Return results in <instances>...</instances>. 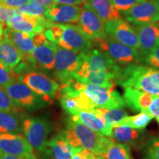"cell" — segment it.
<instances>
[{
  "mask_svg": "<svg viewBox=\"0 0 159 159\" xmlns=\"http://www.w3.org/2000/svg\"><path fill=\"white\" fill-rule=\"evenodd\" d=\"M116 83L122 88L130 87L159 97V69L139 64L127 66L122 69Z\"/></svg>",
  "mask_w": 159,
  "mask_h": 159,
  "instance_id": "obj_1",
  "label": "cell"
},
{
  "mask_svg": "<svg viewBox=\"0 0 159 159\" xmlns=\"http://www.w3.org/2000/svg\"><path fill=\"white\" fill-rule=\"evenodd\" d=\"M69 143L76 148L86 149L102 155L112 139L101 136L83 123L69 118L66 128L63 131Z\"/></svg>",
  "mask_w": 159,
  "mask_h": 159,
  "instance_id": "obj_2",
  "label": "cell"
},
{
  "mask_svg": "<svg viewBox=\"0 0 159 159\" xmlns=\"http://www.w3.org/2000/svg\"><path fill=\"white\" fill-rule=\"evenodd\" d=\"M54 75L61 85L75 80L74 75L84 61L85 53L55 44Z\"/></svg>",
  "mask_w": 159,
  "mask_h": 159,
  "instance_id": "obj_3",
  "label": "cell"
},
{
  "mask_svg": "<svg viewBox=\"0 0 159 159\" xmlns=\"http://www.w3.org/2000/svg\"><path fill=\"white\" fill-rule=\"evenodd\" d=\"M78 89L89 97L96 108L123 109L125 104L123 97L114 87L105 88L92 84H85L77 81Z\"/></svg>",
  "mask_w": 159,
  "mask_h": 159,
  "instance_id": "obj_4",
  "label": "cell"
},
{
  "mask_svg": "<svg viewBox=\"0 0 159 159\" xmlns=\"http://www.w3.org/2000/svg\"><path fill=\"white\" fill-rule=\"evenodd\" d=\"M96 41L99 48L119 66H129L142 63V56L138 49L123 44L108 36L106 39Z\"/></svg>",
  "mask_w": 159,
  "mask_h": 159,
  "instance_id": "obj_5",
  "label": "cell"
},
{
  "mask_svg": "<svg viewBox=\"0 0 159 159\" xmlns=\"http://www.w3.org/2000/svg\"><path fill=\"white\" fill-rule=\"evenodd\" d=\"M51 131V123L44 117H28L23 119L24 136L32 148L38 152H42Z\"/></svg>",
  "mask_w": 159,
  "mask_h": 159,
  "instance_id": "obj_6",
  "label": "cell"
},
{
  "mask_svg": "<svg viewBox=\"0 0 159 159\" xmlns=\"http://www.w3.org/2000/svg\"><path fill=\"white\" fill-rule=\"evenodd\" d=\"M13 102L24 111H35L45 107L47 102L21 80L3 86Z\"/></svg>",
  "mask_w": 159,
  "mask_h": 159,
  "instance_id": "obj_7",
  "label": "cell"
},
{
  "mask_svg": "<svg viewBox=\"0 0 159 159\" xmlns=\"http://www.w3.org/2000/svg\"><path fill=\"white\" fill-rule=\"evenodd\" d=\"M19 80L25 83L33 92L47 102L51 101L55 96L59 88V84L55 80L43 72L35 70L21 75Z\"/></svg>",
  "mask_w": 159,
  "mask_h": 159,
  "instance_id": "obj_8",
  "label": "cell"
},
{
  "mask_svg": "<svg viewBox=\"0 0 159 159\" xmlns=\"http://www.w3.org/2000/svg\"><path fill=\"white\" fill-rule=\"evenodd\" d=\"M104 29L108 37L116 40L123 44L138 49L139 39L134 27L125 19L110 20L104 23Z\"/></svg>",
  "mask_w": 159,
  "mask_h": 159,
  "instance_id": "obj_9",
  "label": "cell"
},
{
  "mask_svg": "<svg viewBox=\"0 0 159 159\" xmlns=\"http://www.w3.org/2000/svg\"><path fill=\"white\" fill-rule=\"evenodd\" d=\"M61 26L62 31L56 45L82 53H87L91 50L92 43L91 40L83 34L77 26L68 24Z\"/></svg>",
  "mask_w": 159,
  "mask_h": 159,
  "instance_id": "obj_10",
  "label": "cell"
},
{
  "mask_svg": "<svg viewBox=\"0 0 159 159\" xmlns=\"http://www.w3.org/2000/svg\"><path fill=\"white\" fill-rule=\"evenodd\" d=\"M122 15L134 25L156 23L159 21V4L153 0H144Z\"/></svg>",
  "mask_w": 159,
  "mask_h": 159,
  "instance_id": "obj_11",
  "label": "cell"
},
{
  "mask_svg": "<svg viewBox=\"0 0 159 159\" xmlns=\"http://www.w3.org/2000/svg\"><path fill=\"white\" fill-rule=\"evenodd\" d=\"M78 28L83 35L92 41L107 38L104 29V23L88 5L83 3L81 6L78 21Z\"/></svg>",
  "mask_w": 159,
  "mask_h": 159,
  "instance_id": "obj_12",
  "label": "cell"
},
{
  "mask_svg": "<svg viewBox=\"0 0 159 159\" xmlns=\"http://www.w3.org/2000/svg\"><path fill=\"white\" fill-rule=\"evenodd\" d=\"M0 154L18 156H34L33 148L21 133L0 134Z\"/></svg>",
  "mask_w": 159,
  "mask_h": 159,
  "instance_id": "obj_13",
  "label": "cell"
},
{
  "mask_svg": "<svg viewBox=\"0 0 159 159\" xmlns=\"http://www.w3.org/2000/svg\"><path fill=\"white\" fill-rule=\"evenodd\" d=\"M80 68L91 71H108L119 77L122 71L120 66L98 49H93L85 53L84 61Z\"/></svg>",
  "mask_w": 159,
  "mask_h": 159,
  "instance_id": "obj_14",
  "label": "cell"
},
{
  "mask_svg": "<svg viewBox=\"0 0 159 159\" xmlns=\"http://www.w3.org/2000/svg\"><path fill=\"white\" fill-rule=\"evenodd\" d=\"M44 16H35L19 13L7 24L9 28L26 33H42L52 25Z\"/></svg>",
  "mask_w": 159,
  "mask_h": 159,
  "instance_id": "obj_15",
  "label": "cell"
},
{
  "mask_svg": "<svg viewBox=\"0 0 159 159\" xmlns=\"http://www.w3.org/2000/svg\"><path fill=\"white\" fill-rule=\"evenodd\" d=\"M81 150L72 146L61 132L47 141L42 153L51 159H71L75 153Z\"/></svg>",
  "mask_w": 159,
  "mask_h": 159,
  "instance_id": "obj_16",
  "label": "cell"
},
{
  "mask_svg": "<svg viewBox=\"0 0 159 159\" xmlns=\"http://www.w3.org/2000/svg\"><path fill=\"white\" fill-rule=\"evenodd\" d=\"M139 39V49L142 58L159 46V25L156 23L135 25Z\"/></svg>",
  "mask_w": 159,
  "mask_h": 159,
  "instance_id": "obj_17",
  "label": "cell"
},
{
  "mask_svg": "<svg viewBox=\"0 0 159 159\" xmlns=\"http://www.w3.org/2000/svg\"><path fill=\"white\" fill-rule=\"evenodd\" d=\"M81 6L53 4L46 10L44 16L53 24L77 23Z\"/></svg>",
  "mask_w": 159,
  "mask_h": 159,
  "instance_id": "obj_18",
  "label": "cell"
},
{
  "mask_svg": "<svg viewBox=\"0 0 159 159\" xmlns=\"http://www.w3.org/2000/svg\"><path fill=\"white\" fill-rule=\"evenodd\" d=\"M95 109L91 111H78L75 115L71 116L70 119L83 123L91 130L100 134L101 136L110 137L112 129L107 125L105 119L102 115L98 114Z\"/></svg>",
  "mask_w": 159,
  "mask_h": 159,
  "instance_id": "obj_19",
  "label": "cell"
},
{
  "mask_svg": "<svg viewBox=\"0 0 159 159\" xmlns=\"http://www.w3.org/2000/svg\"><path fill=\"white\" fill-rule=\"evenodd\" d=\"M146 136V133L143 130L134 129L128 126H118L112 128L110 138L129 147L140 148L145 143Z\"/></svg>",
  "mask_w": 159,
  "mask_h": 159,
  "instance_id": "obj_20",
  "label": "cell"
},
{
  "mask_svg": "<svg viewBox=\"0 0 159 159\" xmlns=\"http://www.w3.org/2000/svg\"><path fill=\"white\" fill-rule=\"evenodd\" d=\"M124 89V99L126 106L134 112L148 113V110L153 99L154 96L138 89L125 87Z\"/></svg>",
  "mask_w": 159,
  "mask_h": 159,
  "instance_id": "obj_21",
  "label": "cell"
},
{
  "mask_svg": "<svg viewBox=\"0 0 159 159\" xmlns=\"http://www.w3.org/2000/svg\"><path fill=\"white\" fill-rule=\"evenodd\" d=\"M4 36L7 38L22 55H30L35 47L33 42L34 33L14 30L9 27L4 30Z\"/></svg>",
  "mask_w": 159,
  "mask_h": 159,
  "instance_id": "obj_22",
  "label": "cell"
},
{
  "mask_svg": "<svg viewBox=\"0 0 159 159\" xmlns=\"http://www.w3.org/2000/svg\"><path fill=\"white\" fill-rule=\"evenodd\" d=\"M37 66L47 71L55 69V44L48 41L45 44L35 47L31 52Z\"/></svg>",
  "mask_w": 159,
  "mask_h": 159,
  "instance_id": "obj_23",
  "label": "cell"
},
{
  "mask_svg": "<svg viewBox=\"0 0 159 159\" xmlns=\"http://www.w3.org/2000/svg\"><path fill=\"white\" fill-rule=\"evenodd\" d=\"M84 3L98 16L103 23L121 18L114 7L112 0H85Z\"/></svg>",
  "mask_w": 159,
  "mask_h": 159,
  "instance_id": "obj_24",
  "label": "cell"
},
{
  "mask_svg": "<svg viewBox=\"0 0 159 159\" xmlns=\"http://www.w3.org/2000/svg\"><path fill=\"white\" fill-rule=\"evenodd\" d=\"M23 55L9 41L3 36L0 40V61L13 70L22 61Z\"/></svg>",
  "mask_w": 159,
  "mask_h": 159,
  "instance_id": "obj_25",
  "label": "cell"
},
{
  "mask_svg": "<svg viewBox=\"0 0 159 159\" xmlns=\"http://www.w3.org/2000/svg\"><path fill=\"white\" fill-rule=\"evenodd\" d=\"M23 116L17 112H0V134L22 132Z\"/></svg>",
  "mask_w": 159,
  "mask_h": 159,
  "instance_id": "obj_26",
  "label": "cell"
},
{
  "mask_svg": "<svg viewBox=\"0 0 159 159\" xmlns=\"http://www.w3.org/2000/svg\"><path fill=\"white\" fill-rule=\"evenodd\" d=\"M100 156L104 159H131L130 147L113 139Z\"/></svg>",
  "mask_w": 159,
  "mask_h": 159,
  "instance_id": "obj_27",
  "label": "cell"
},
{
  "mask_svg": "<svg viewBox=\"0 0 159 159\" xmlns=\"http://www.w3.org/2000/svg\"><path fill=\"white\" fill-rule=\"evenodd\" d=\"M152 119H153V116L148 113H140L135 116H127L126 118L121 121L116 127L128 126L130 128L138 129V130H144V128L150 124Z\"/></svg>",
  "mask_w": 159,
  "mask_h": 159,
  "instance_id": "obj_28",
  "label": "cell"
},
{
  "mask_svg": "<svg viewBox=\"0 0 159 159\" xmlns=\"http://www.w3.org/2000/svg\"><path fill=\"white\" fill-rule=\"evenodd\" d=\"M95 110L98 114L102 115L107 125L111 129L116 127L121 121L128 116V113L122 109L96 108Z\"/></svg>",
  "mask_w": 159,
  "mask_h": 159,
  "instance_id": "obj_29",
  "label": "cell"
},
{
  "mask_svg": "<svg viewBox=\"0 0 159 159\" xmlns=\"http://www.w3.org/2000/svg\"><path fill=\"white\" fill-rule=\"evenodd\" d=\"M23 111L13 102L5 88L0 85V112L21 113Z\"/></svg>",
  "mask_w": 159,
  "mask_h": 159,
  "instance_id": "obj_30",
  "label": "cell"
},
{
  "mask_svg": "<svg viewBox=\"0 0 159 159\" xmlns=\"http://www.w3.org/2000/svg\"><path fill=\"white\" fill-rule=\"evenodd\" d=\"M142 148L146 159H159V135L150 137Z\"/></svg>",
  "mask_w": 159,
  "mask_h": 159,
  "instance_id": "obj_31",
  "label": "cell"
},
{
  "mask_svg": "<svg viewBox=\"0 0 159 159\" xmlns=\"http://www.w3.org/2000/svg\"><path fill=\"white\" fill-rule=\"evenodd\" d=\"M19 77L13 71V69L0 61V85L1 86H5L16 80H19Z\"/></svg>",
  "mask_w": 159,
  "mask_h": 159,
  "instance_id": "obj_32",
  "label": "cell"
},
{
  "mask_svg": "<svg viewBox=\"0 0 159 159\" xmlns=\"http://www.w3.org/2000/svg\"><path fill=\"white\" fill-rule=\"evenodd\" d=\"M17 10L20 13H25V14L30 16H43L46 10H47V7L37 5V4L27 3L25 5L18 7Z\"/></svg>",
  "mask_w": 159,
  "mask_h": 159,
  "instance_id": "obj_33",
  "label": "cell"
},
{
  "mask_svg": "<svg viewBox=\"0 0 159 159\" xmlns=\"http://www.w3.org/2000/svg\"><path fill=\"white\" fill-rule=\"evenodd\" d=\"M142 63H146L149 66L159 69V46L142 58Z\"/></svg>",
  "mask_w": 159,
  "mask_h": 159,
  "instance_id": "obj_34",
  "label": "cell"
},
{
  "mask_svg": "<svg viewBox=\"0 0 159 159\" xmlns=\"http://www.w3.org/2000/svg\"><path fill=\"white\" fill-rule=\"evenodd\" d=\"M113 5L115 9L119 13H122L127 11L131 7H134L136 4H138L144 0H112Z\"/></svg>",
  "mask_w": 159,
  "mask_h": 159,
  "instance_id": "obj_35",
  "label": "cell"
},
{
  "mask_svg": "<svg viewBox=\"0 0 159 159\" xmlns=\"http://www.w3.org/2000/svg\"><path fill=\"white\" fill-rule=\"evenodd\" d=\"M19 13V12L17 9L12 8L0 4V22L2 23L3 25L4 24L7 25L11 19Z\"/></svg>",
  "mask_w": 159,
  "mask_h": 159,
  "instance_id": "obj_36",
  "label": "cell"
},
{
  "mask_svg": "<svg viewBox=\"0 0 159 159\" xmlns=\"http://www.w3.org/2000/svg\"><path fill=\"white\" fill-rule=\"evenodd\" d=\"M71 159H104L100 155L95 153L92 151L82 149L72 156Z\"/></svg>",
  "mask_w": 159,
  "mask_h": 159,
  "instance_id": "obj_37",
  "label": "cell"
},
{
  "mask_svg": "<svg viewBox=\"0 0 159 159\" xmlns=\"http://www.w3.org/2000/svg\"><path fill=\"white\" fill-rule=\"evenodd\" d=\"M148 114L152 115V116L158 118L159 117V97L154 96L153 99L149 107Z\"/></svg>",
  "mask_w": 159,
  "mask_h": 159,
  "instance_id": "obj_38",
  "label": "cell"
},
{
  "mask_svg": "<svg viewBox=\"0 0 159 159\" xmlns=\"http://www.w3.org/2000/svg\"><path fill=\"white\" fill-rule=\"evenodd\" d=\"M29 2L30 0H0V4L2 5L16 9Z\"/></svg>",
  "mask_w": 159,
  "mask_h": 159,
  "instance_id": "obj_39",
  "label": "cell"
},
{
  "mask_svg": "<svg viewBox=\"0 0 159 159\" xmlns=\"http://www.w3.org/2000/svg\"><path fill=\"white\" fill-rule=\"evenodd\" d=\"M85 0H54L57 4L61 5H80L85 2Z\"/></svg>",
  "mask_w": 159,
  "mask_h": 159,
  "instance_id": "obj_40",
  "label": "cell"
},
{
  "mask_svg": "<svg viewBox=\"0 0 159 159\" xmlns=\"http://www.w3.org/2000/svg\"><path fill=\"white\" fill-rule=\"evenodd\" d=\"M0 159H36V158L35 155L31 156H18L13 155L0 154Z\"/></svg>",
  "mask_w": 159,
  "mask_h": 159,
  "instance_id": "obj_41",
  "label": "cell"
},
{
  "mask_svg": "<svg viewBox=\"0 0 159 159\" xmlns=\"http://www.w3.org/2000/svg\"><path fill=\"white\" fill-rule=\"evenodd\" d=\"M54 0H30V3H33V4H37L41 6L45 7H50L52 5L54 4Z\"/></svg>",
  "mask_w": 159,
  "mask_h": 159,
  "instance_id": "obj_42",
  "label": "cell"
},
{
  "mask_svg": "<svg viewBox=\"0 0 159 159\" xmlns=\"http://www.w3.org/2000/svg\"><path fill=\"white\" fill-rule=\"evenodd\" d=\"M3 31H4L3 24L0 22V40H1L2 38L3 37Z\"/></svg>",
  "mask_w": 159,
  "mask_h": 159,
  "instance_id": "obj_43",
  "label": "cell"
},
{
  "mask_svg": "<svg viewBox=\"0 0 159 159\" xmlns=\"http://www.w3.org/2000/svg\"><path fill=\"white\" fill-rule=\"evenodd\" d=\"M156 121H157V122H158V124L159 125V117H158V118H156Z\"/></svg>",
  "mask_w": 159,
  "mask_h": 159,
  "instance_id": "obj_44",
  "label": "cell"
},
{
  "mask_svg": "<svg viewBox=\"0 0 159 159\" xmlns=\"http://www.w3.org/2000/svg\"><path fill=\"white\" fill-rule=\"evenodd\" d=\"M153 1H155V2H156L158 4H159V0H153Z\"/></svg>",
  "mask_w": 159,
  "mask_h": 159,
  "instance_id": "obj_45",
  "label": "cell"
},
{
  "mask_svg": "<svg viewBox=\"0 0 159 159\" xmlns=\"http://www.w3.org/2000/svg\"><path fill=\"white\" fill-rule=\"evenodd\" d=\"M158 25H159V24H158Z\"/></svg>",
  "mask_w": 159,
  "mask_h": 159,
  "instance_id": "obj_46",
  "label": "cell"
}]
</instances>
